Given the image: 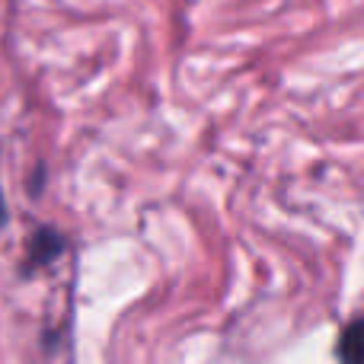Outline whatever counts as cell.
Instances as JSON below:
<instances>
[{"label": "cell", "mask_w": 364, "mask_h": 364, "mask_svg": "<svg viewBox=\"0 0 364 364\" xmlns=\"http://www.w3.org/2000/svg\"><path fill=\"white\" fill-rule=\"evenodd\" d=\"M64 250V240L58 230H51V227H45V230H38L36 237H32V265H45L51 262V259H58Z\"/></svg>", "instance_id": "6da1fadb"}, {"label": "cell", "mask_w": 364, "mask_h": 364, "mask_svg": "<svg viewBox=\"0 0 364 364\" xmlns=\"http://www.w3.org/2000/svg\"><path fill=\"white\" fill-rule=\"evenodd\" d=\"M342 361L346 364H364V320L352 323L342 336Z\"/></svg>", "instance_id": "7a4b0ae2"}, {"label": "cell", "mask_w": 364, "mask_h": 364, "mask_svg": "<svg viewBox=\"0 0 364 364\" xmlns=\"http://www.w3.org/2000/svg\"><path fill=\"white\" fill-rule=\"evenodd\" d=\"M6 224V205H4V195H0V227Z\"/></svg>", "instance_id": "3957f363"}]
</instances>
